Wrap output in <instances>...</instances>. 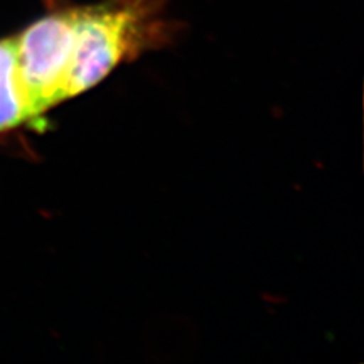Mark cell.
I'll list each match as a JSON object with an SVG mask.
<instances>
[{
    "label": "cell",
    "instance_id": "6da1fadb",
    "mask_svg": "<svg viewBox=\"0 0 364 364\" xmlns=\"http://www.w3.org/2000/svg\"><path fill=\"white\" fill-rule=\"evenodd\" d=\"M168 37L158 0H105L75 8L67 99L93 88L123 61L156 49Z\"/></svg>",
    "mask_w": 364,
    "mask_h": 364
},
{
    "label": "cell",
    "instance_id": "7a4b0ae2",
    "mask_svg": "<svg viewBox=\"0 0 364 364\" xmlns=\"http://www.w3.org/2000/svg\"><path fill=\"white\" fill-rule=\"evenodd\" d=\"M75 8L55 11L14 37L17 68L33 120L67 100Z\"/></svg>",
    "mask_w": 364,
    "mask_h": 364
},
{
    "label": "cell",
    "instance_id": "3957f363",
    "mask_svg": "<svg viewBox=\"0 0 364 364\" xmlns=\"http://www.w3.org/2000/svg\"><path fill=\"white\" fill-rule=\"evenodd\" d=\"M32 120V111L18 76L14 38L0 40V132Z\"/></svg>",
    "mask_w": 364,
    "mask_h": 364
}]
</instances>
